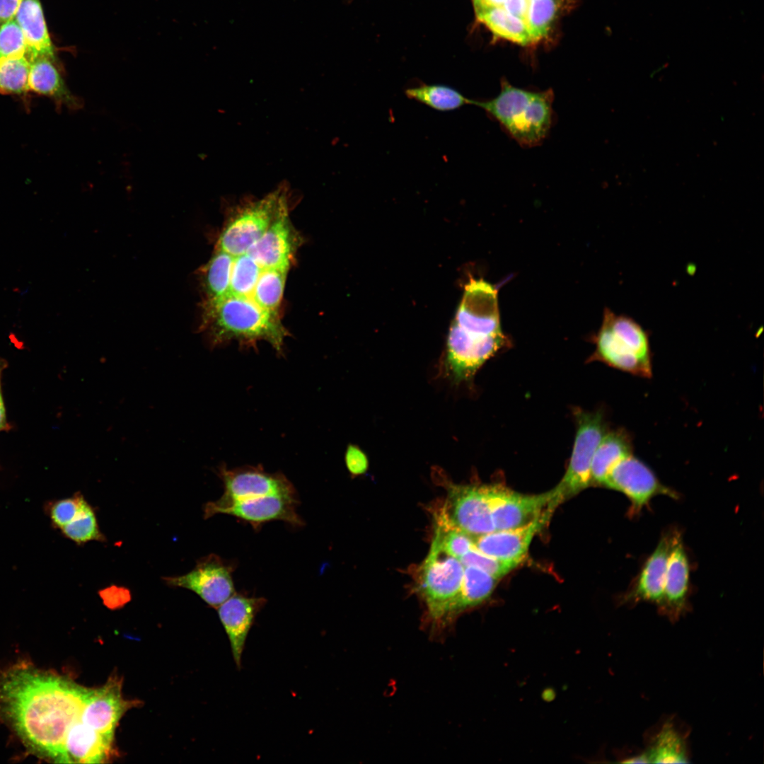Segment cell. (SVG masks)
<instances>
[{"label": "cell", "instance_id": "1", "mask_svg": "<svg viewBox=\"0 0 764 764\" xmlns=\"http://www.w3.org/2000/svg\"><path fill=\"white\" fill-rule=\"evenodd\" d=\"M197 330L205 332L212 347L231 340L247 347L264 340L279 354L289 335L278 314L262 308L251 297L231 294L202 308Z\"/></svg>", "mask_w": 764, "mask_h": 764}, {"label": "cell", "instance_id": "2", "mask_svg": "<svg viewBox=\"0 0 764 764\" xmlns=\"http://www.w3.org/2000/svg\"><path fill=\"white\" fill-rule=\"evenodd\" d=\"M553 100L552 90L528 91L503 81L497 96L471 100L470 104L482 109L521 146L533 147L543 141L551 127Z\"/></svg>", "mask_w": 764, "mask_h": 764}, {"label": "cell", "instance_id": "3", "mask_svg": "<svg viewBox=\"0 0 764 764\" xmlns=\"http://www.w3.org/2000/svg\"><path fill=\"white\" fill-rule=\"evenodd\" d=\"M464 566L433 540L418 571L417 590L427 610L429 632L439 633L452 623L460 594Z\"/></svg>", "mask_w": 764, "mask_h": 764}, {"label": "cell", "instance_id": "4", "mask_svg": "<svg viewBox=\"0 0 764 764\" xmlns=\"http://www.w3.org/2000/svg\"><path fill=\"white\" fill-rule=\"evenodd\" d=\"M596 343L595 359L635 376L651 377L649 334L635 319L606 309Z\"/></svg>", "mask_w": 764, "mask_h": 764}, {"label": "cell", "instance_id": "5", "mask_svg": "<svg viewBox=\"0 0 764 764\" xmlns=\"http://www.w3.org/2000/svg\"><path fill=\"white\" fill-rule=\"evenodd\" d=\"M287 195L286 187L282 186L260 199L236 207L219 236L216 249L234 257L245 253L289 208Z\"/></svg>", "mask_w": 764, "mask_h": 764}, {"label": "cell", "instance_id": "6", "mask_svg": "<svg viewBox=\"0 0 764 764\" xmlns=\"http://www.w3.org/2000/svg\"><path fill=\"white\" fill-rule=\"evenodd\" d=\"M577 433L569 463L565 475L552 489L551 504L556 508L561 502L591 485V461L599 442L606 433L603 415L577 410Z\"/></svg>", "mask_w": 764, "mask_h": 764}, {"label": "cell", "instance_id": "7", "mask_svg": "<svg viewBox=\"0 0 764 764\" xmlns=\"http://www.w3.org/2000/svg\"><path fill=\"white\" fill-rule=\"evenodd\" d=\"M217 475L224 483V492L218 500L205 504V519L238 499L265 495L297 498L295 487L283 474L267 473L261 465L228 469L223 465L219 468Z\"/></svg>", "mask_w": 764, "mask_h": 764}, {"label": "cell", "instance_id": "8", "mask_svg": "<svg viewBox=\"0 0 764 764\" xmlns=\"http://www.w3.org/2000/svg\"><path fill=\"white\" fill-rule=\"evenodd\" d=\"M503 333L482 336L452 323L446 343L445 367L456 383L471 379L482 364L506 345Z\"/></svg>", "mask_w": 764, "mask_h": 764}, {"label": "cell", "instance_id": "9", "mask_svg": "<svg viewBox=\"0 0 764 764\" xmlns=\"http://www.w3.org/2000/svg\"><path fill=\"white\" fill-rule=\"evenodd\" d=\"M603 486L623 493L630 502L629 515L639 514L655 496L678 499V494L664 485L654 473L632 454L620 461L608 475Z\"/></svg>", "mask_w": 764, "mask_h": 764}, {"label": "cell", "instance_id": "10", "mask_svg": "<svg viewBox=\"0 0 764 764\" xmlns=\"http://www.w3.org/2000/svg\"><path fill=\"white\" fill-rule=\"evenodd\" d=\"M440 514L450 525L473 536L495 531L487 485H451Z\"/></svg>", "mask_w": 764, "mask_h": 764}, {"label": "cell", "instance_id": "11", "mask_svg": "<svg viewBox=\"0 0 764 764\" xmlns=\"http://www.w3.org/2000/svg\"><path fill=\"white\" fill-rule=\"evenodd\" d=\"M236 565L216 555H209L199 560L190 572L175 577H165L166 584L192 591L207 604L213 608L233 595L232 574Z\"/></svg>", "mask_w": 764, "mask_h": 764}, {"label": "cell", "instance_id": "12", "mask_svg": "<svg viewBox=\"0 0 764 764\" xmlns=\"http://www.w3.org/2000/svg\"><path fill=\"white\" fill-rule=\"evenodd\" d=\"M452 323L468 332L478 335L502 333L495 288L482 279L471 278L465 286L462 299Z\"/></svg>", "mask_w": 764, "mask_h": 764}, {"label": "cell", "instance_id": "13", "mask_svg": "<svg viewBox=\"0 0 764 764\" xmlns=\"http://www.w3.org/2000/svg\"><path fill=\"white\" fill-rule=\"evenodd\" d=\"M487 490L495 531L526 525L543 514L552 498L551 490L524 494L499 485H487Z\"/></svg>", "mask_w": 764, "mask_h": 764}, {"label": "cell", "instance_id": "14", "mask_svg": "<svg viewBox=\"0 0 764 764\" xmlns=\"http://www.w3.org/2000/svg\"><path fill=\"white\" fill-rule=\"evenodd\" d=\"M299 244V238L289 218V208L270 225L247 253L262 269L288 272Z\"/></svg>", "mask_w": 764, "mask_h": 764}, {"label": "cell", "instance_id": "15", "mask_svg": "<svg viewBox=\"0 0 764 764\" xmlns=\"http://www.w3.org/2000/svg\"><path fill=\"white\" fill-rule=\"evenodd\" d=\"M554 510L548 506L540 516L523 526L473 536L474 547L487 555L521 563L533 537L545 526Z\"/></svg>", "mask_w": 764, "mask_h": 764}, {"label": "cell", "instance_id": "16", "mask_svg": "<svg viewBox=\"0 0 764 764\" xmlns=\"http://www.w3.org/2000/svg\"><path fill=\"white\" fill-rule=\"evenodd\" d=\"M298 498L281 495H265L234 501L225 507L218 509L219 514L233 516L257 528L262 524L272 521H283L292 526L304 524L296 513Z\"/></svg>", "mask_w": 764, "mask_h": 764}, {"label": "cell", "instance_id": "17", "mask_svg": "<svg viewBox=\"0 0 764 764\" xmlns=\"http://www.w3.org/2000/svg\"><path fill=\"white\" fill-rule=\"evenodd\" d=\"M676 530H669L663 533L656 548L647 558L625 594L623 601L632 603L647 601L656 604L660 608L663 602L669 553Z\"/></svg>", "mask_w": 764, "mask_h": 764}, {"label": "cell", "instance_id": "18", "mask_svg": "<svg viewBox=\"0 0 764 764\" xmlns=\"http://www.w3.org/2000/svg\"><path fill=\"white\" fill-rule=\"evenodd\" d=\"M266 603L267 599L262 597H250L235 593L216 608L238 669L241 667L242 654L248 633L257 614Z\"/></svg>", "mask_w": 764, "mask_h": 764}, {"label": "cell", "instance_id": "19", "mask_svg": "<svg viewBox=\"0 0 764 764\" xmlns=\"http://www.w3.org/2000/svg\"><path fill=\"white\" fill-rule=\"evenodd\" d=\"M690 565L681 533L676 530L669 553L662 605L659 610L672 620L688 608Z\"/></svg>", "mask_w": 764, "mask_h": 764}, {"label": "cell", "instance_id": "20", "mask_svg": "<svg viewBox=\"0 0 764 764\" xmlns=\"http://www.w3.org/2000/svg\"><path fill=\"white\" fill-rule=\"evenodd\" d=\"M129 707L122 697L118 679H110L103 687L92 690L84 702L81 721L99 733L114 736L115 729Z\"/></svg>", "mask_w": 764, "mask_h": 764}, {"label": "cell", "instance_id": "21", "mask_svg": "<svg viewBox=\"0 0 764 764\" xmlns=\"http://www.w3.org/2000/svg\"><path fill=\"white\" fill-rule=\"evenodd\" d=\"M112 741L79 721L68 731L58 763H101L112 753Z\"/></svg>", "mask_w": 764, "mask_h": 764}, {"label": "cell", "instance_id": "22", "mask_svg": "<svg viewBox=\"0 0 764 764\" xmlns=\"http://www.w3.org/2000/svg\"><path fill=\"white\" fill-rule=\"evenodd\" d=\"M28 91L52 98L58 105L77 110L83 101L67 88L54 60L37 57L30 62L28 81Z\"/></svg>", "mask_w": 764, "mask_h": 764}, {"label": "cell", "instance_id": "23", "mask_svg": "<svg viewBox=\"0 0 764 764\" xmlns=\"http://www.w3.org/2000/svg\"><path fill=\"white\" fill-rule=\"evenodd\" d=\"M14 19L24 36L27 58L37 57L54 61V52L39 0H21Z\"/></svg>", "mask_w": 764, "mask_h": 764}, {"label": "cell", "instance_id": "24", "mask_svg": "<svg viewBox=\"0 0 764 764\" xmlns=\"http://www.w3.org/2000/svg\"><path fill=\"white\" fill-rule=\"evenodd\" d=\"M632 440L629 433L619 429L607 431L594 452L591 467L592 484L603 485L611 470L632 454Z\"/></svg>", "mask_w": 764, "mask_h": 764}, {"label": "cell", "instance_id": "25", "mask_svg": "<svg viewBox=\"0 0 764 764\" xmlns=\"http://www.w3.org/2000/svg\"><path fill=\"white\" fill-rule=\"evenodd\" d=\"M235 257L221 250H215L210 260L198 271L204 308L228 294L231 274Z\"/></svg>", "mask_w": 764, "mask_h": 764}, {"label": "cell", "instance_id": "26", "mask_svg": "<svg viewBox=\"0 0 764 764\" xmlns=\"http://www.w3.org/2000/svg\"><path fill=\"white\" fill-rule=\"evenodd\" d=\"M475 13L478 20L499 37L523 45L534 42L527 25L502 8L490 7Z\"/></svg>", "mask_w": 764, "mask_h": 764}, {"label": "cell", "instance_id": "27", "mask_svg": "<svg viewBox=\"0 0 764 764\" xmlns=\"http://www.w3.org/2000/svg\"><path fill=\"white\" fill-rule=\"evenodd\" d=\"M497 579L472 566L464 567L461 591L454 608L455 618L463 610L483 603L492 594Z\"/></svg>", "mask_w": 764, "mask_h": 764}, {"label": "cell", "instance_id": "28", "mask_svg": "<svg viewBox=\"0 0 764 764\" xmlns=\"http://www.w3.org/2000/svg\"><path fill=\"white\" fill-rule=\"evenodd\" d=\"M405 94L410 99L443 112L456 110L471 102L456 89L442 84H419L406 88Z\"/></svg>", "mask_w": 764, "mask_h": 764}, {"label": "cell", "instance_id": "29", "mask_svg": "<svg viewBox=\"0 0 764 764\" xmlns=\"http://www.w3.org/2000/svg\"><path fill=\"white\" fill-rule=\"evenodd\" d=\"M644 753L649 763H688L685 741L671 723L661 728Z\"/></svg>", "mask_w": 764, "mask_h": 764}, {"label": "cell", "instance_id": "30", "mask_svg": "<svg viewBox=\"0 0 764 764\" xmlns=\"http://www.w3.org/2000/svg\"><path fill=\"white\" fill-rule=\"evenodd\" d=\"M287 272L277 269L262 270L251 298L262 308L278 314Z\"/></svg>", "mask_w": 764, "mask_h": 764}, {"label": "cell", "instance_id": "31", "mask_svg": "<svg viewBox=\"0 0 764 764\" xmlns=\"http://www.w3.org/2000/svg\"><path fill=\"white\" fill-rule=\"evenodd\" d=\"M30 61L27 57H0V93L22 95L28 91Z\"/></svg>", "mask_w": 764, "mask_h": 764}, {"label": "cell", "instance_id": "32", "mask_svg": "<svg viewBox=\"0 0 764 764\" xmlns=\"http://www.w3.org/2000/svg\"><path fill=\"white\" fill-rule=\"evenodd\" d=\"M60 531L64 536L79 545L105 540L99 529L96 513L86 500L74 519Z\"/></svg>", "mask_w": 764, "mask_h": 764}, {"label": "cell", "instance_id": "33", "mask_svg": "<svg viewBox=\"0 0 764 764\" xmlns=\"http://www.w3.org/2000/svg\"><path fill=\"white\" fill-rule=\"evenodd\" d=\"M262 270L247 253L236 256L231 270L228 294L251 297Z\"/></svg>", "mask_w": 764, "mask_h": 764}, {"label": "cell", "instance_id": "34", "mask_svg": "<svg viewBox=\"0 0 764 764\" xmlns=\"http://www.w3.org/2000/svg\"><path fill=\"white\" fill-rule=\"evenodd\" d=\"M558 6V0H534L531 2L527 24L534 42L548 34Z\"/></svg>", "mask_w": 764, "mask_h": 764}, {"label": "cell", "instance_id": "35", "mask_svg": "<svg viewBox=\"0 0 764 764\" xmlns=\"http://www.w3.org/2000/svg\"><path fill=\"white\" fill-rule=\"evenodd\" d=\"M458 560L464 567H478L497 579L508 574L520 564L518 562L502 560L487 555L480 552L474 546Z\"/></svg>", "mask_w": 764, "mask_h": 764}, {"label": "cell", "instance_id": "36", "mask_svg": "<svg viewBox=\"0 0 764 764\" xmlns=\"http://www.w3.org/2000/svg\"><path fill=\"white\" fill-rule=\"evenodd\" d=\"M27 57L23 34L13 18L0 26V57Z\"/></svg>", "mask_w": 764, "mask_h": 764}, {"label": "cell", "instance_id": "37", "mask_svg": "<svg viewBox=\"0 0 764 764\" xmlns=\"http://www.w3.org/2000/svg\"><path fill=\"white\" fill-rule=\"evenodd\" d=\"M85 500L80 492H76L71 497L50 502L46 510L52 525L60 530L74 519Z\"/></svg>", "mask_w": 764, "mask_h": 764}, {"label": "cell", "instance_id": "38", "mask_svg": "<svg viewBox=\"0 0 764 764\" xmlns=\"http://www.w3.org/2000/svg\"><path fill=\"white\" fill-rule=\"evenodd\" d=\"M345 463L352 475H360L368 469L369 461L365 453L356 445H348L345 452Z\"/></svg>", "mask_w": 764, "mask_h": 764}, {"label": "cell", "instance_id": "39", "mask_svg": "<svg viewBox=\"0 0 764 764\" xmlns=\"http://www.w3.org/2000/svg\"><path fill=\"white\" fill-rule=\"evenodd\" d=\"M21 0H0V24L14 18Z\"/></svg>", "mask_w": 764, "mask_h": 764}, {"label": "cell", "instance_id": "40", "mask_svg": "<svg viewBox=\"0 0 764 764\" xmlns=\"http://www.w3.org/2000/svg\"><path fill=\"white\" fill-rule=\"evenodd\" d=\"M7 367V361L4 358H0V432L8 431L11 426L7 422L6 407L1 389V377L4 370Z\"/></svg>", "mask_w": 764, "mask_h": 764}, {"label": "cell", "instance_id": "41", "mask_svg": "<svg viewBox=\"0 0 764 764\" xmlns=\"http://www.w3.org/2000/svg\"><path fill=\"white\" fill-rule=\"evenodd\" d=\"M530 1H531L532 2V1H534V0H530Z\"/></svg>", "mask_w": 764, "mask_h": 764}]
</instances>
